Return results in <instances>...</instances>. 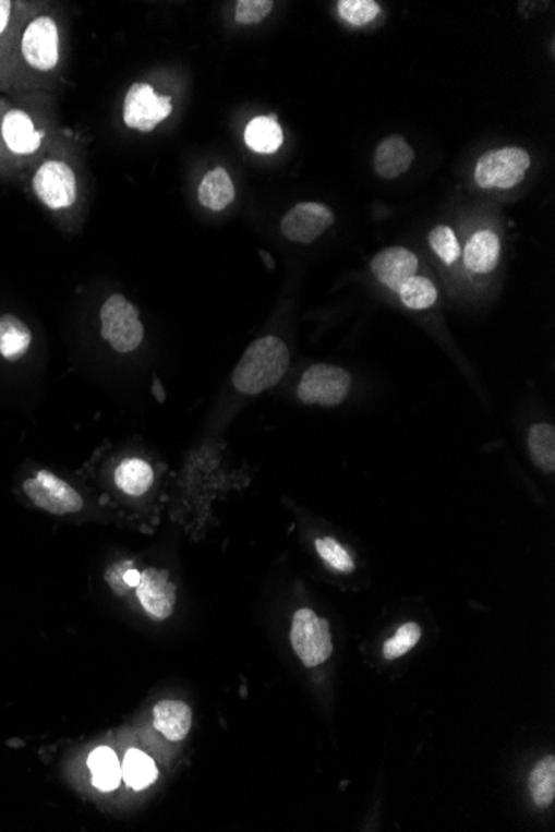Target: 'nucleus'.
<instances>
[{
	"label": "nucleus",
	"mask_w": 555,
	"mask_h": 832,
	"mask_svg": "<svg viewBox=\"0 0 555 832\" xmlns=\"http://www.w3.org/2000/svg\"><path fill=\"white\" fill-rule=\"evenodd\" d=\"M290 370V349L276 336L256 339L246 349L234 367V389L246 396H256L272 389Z\"/></svg>",
	"instance_id": "nucleus-1"
},
{
	"label": "nucleus",
	"mask_w": 555,
	"mask_h": 832,
	"mask_svg": "<svg viewBox=\"0 0 555 832\" xmlns=\"http://www.w3.org/2000/svg\"><path fill=\"white\" fill-rule=\"evenodd\" d=\"M19 57L34 74H49L60 60V31L52 15H32L19 31Z\"/></svg>",
	"instance_id": "nucleus-2"
},
{
	"label": "nucleus",
	"mask_w": 555,
	"mask_h": 832,
	"mask_svg": "<svg viewBox=\"0 0 555 832\" xmlns=\"http://www.w3.org/2000/svg\"><path fill=\"white\" fill-rule=\"evenodd\" d=\"M46 138L47 130L27 108H5L0 122V160L12 164L31 160L43 150Z\"/></svg>",
	"instance_id": "nucleus-3"
},
{
	"label": "nucleus",
	"mask_w": 555,
	"mask_h": 832,
	"mask_svg": "<svg viewBox=\"0 0 555 832\" xmlns=\"http://www.w3.org/2000/svg\"><path fill=\"white\" fill-rule=\"evenodd\" d=\"M101 338L116 351L132 352L144 341V324L138 310L123 294H113L101 306Z\"/></svg>",
	"instance_id": "nucleus-4"
},
{
	"label": "nucleus",
	"mask_w": 555,
	"mask_h": 832,
	"mask_svg": "<svg viewBox=\"0 0 555 832\" xmlns=\"http://www.w3.org/2000/svg\"><path fill=\"white\" fill-rule=\"evenodd\" d=\"M351 389L348 371L333 364H313L304 371L298 384V397L306 406L336 408L345 401Z\"/></svg>",
	"instance_id": "nucleus-5"
},
{
	"label": "nucleus",
	"mask_w": 555,
	"mask_h": 832,
	"mask_svg": "<svg viewBox=\"0 0 555 832\" xmlns=\"http://www.w3.org/2000/svg\"><path fill=\"white\" fill-rule=\"evenodd\" d=\"M291 644L307 668L323 665L333 653L331 628L328 620L313 610L300 608L291 624Z\"/></svg>",
	"instance_id": "nucleus-6"
},
{
	"label": "nucleus",
	"mask_w": 555,
	"mask_h": 832,
	"mask_svg": "<svg viewBox=\"0 0 555 832\" xmlns=\"http://www.w3.org/2000/svg\"><path fill=\"white\" fill-rule=\"evenodd\" d=\"M529 167H531V157L522 148L491 150L482 155L475 165V183L485 190H510L524 180Z\"/></svg>",
	"instance_id": "nucleus-7"
},
{
	"label": "nucleus",
	"mask_w": 555,
	"mask_h": 832,
	"mask_svg": "<svg viewBox=\"0 0 555 832\" xmlns=\"http://www.w3.org/2000/svg\"><path fill=\"white\" fill-rule=\"evenodd\" d=\"M32 190L52 212L71 208L77 200V177L62 160H44L34 171Z\"/></svg>",
	"instance_id": "nucleus-8"
},
{
	"label": "nucleus",
	"mask_w": 555,
	"mask_h": 832,
	"mask_svg": "<svg viewBox=\"0 0 555 832\" xmlns=\"http://www.w3.org/2000/svg\"><path fill=\"white\" fill-rule=\"evenodd\" d=\"M24 491L37 507L53 514L67 516L84 507V498L69 482L53 475L49 470H39L34 478L24 482Z\"/></svg>",
	"instance_id": "nucleus-9"
},
{
	"label": "nucleus",
	"mask_w": 555,
	"mask_h": 832,
	"mask_svg": "<svg viewBox=\"0 0 555 832\" xmlns=\"http://www.w3.org/2000/svg\"><path fill=\"white\" fill-rule=\"evenodd\" d=\"M171 110V97L155 94L152 85L133 84L123 104V122L129 129L147 133L168 119Z\"/></svg>",
	"instance_id": "nucleus-10"
},
{
	"label": "nucleus",
	"mask_w": 555,
	"mask_h": 832,
	"mask_svg": "<svg viewBox=\"0 0 555 832\" xmlns=\"http://www.w3.org/2000/svg\"><path fill=\"white\" fill-rule=\"evenodd\" d=\"M335 215L322 203H298L281 220L280 230L293 243L310 244L318 240L331 225Z\"/></svg>",
	"instance_id": "nucleus-11"
},
{
	"label": "nucleus",
	"mask_w": 555,
	"mask_h": 832,
	"mask_svg": "<svg viewBox=\"0 0 555 832\" xmlns=\"http://www.w3.org/2000/svg\"><path fill=\"white\" fill-rule=\"evenodd\" d=\"M136 596L152 620H167L176 610L177 589L168 580V571L158 568L142 571L141 582L136 586Z\"/></svg>",
	"instance_id": "nucleus-12"
},
{
	"label": "nucleus",
	"mask_w": 555,
	"mask_h": 832,
	"mask_svg": "<svg viewBox=\"0 0 555 832\" xmlns=\"http://www.w3.org/2000/svg\"><path fill=\"white\" fill-rule=\"evenodd\" d=\"M418 256L405 246H389L371 260V272L381 285L398 293L399 288L418 272Z\"/></svg>",
	"instance_id": "nucleus-13"
},
{
	"label": "nucleus",
	"mask_w": 555,
	"mask_h": 832,
	"mask_svg": "<svg viewBox=\"0 0 555 832\" xmlns=\"http://www.w3.org/2000/svg\"><path fill=\"white\" fill-rule=\"evenodd\" d=\"M414 150L401 135H391L377 145L374 154V171L385 180H395L411 168Z\"/></svg>",
	"instance_id": "nucleus-14"
},
{
	"label": "nucleus",
	"mask_w": 555,
	"mask_h": 832,
	"mask_svg": "<svg viewBox=\"0 0 555 832\" xmlns=\"http://www.w3.org/2000/svg\"><path fill=\"white\" fill-rule=\"evenodd\" d=\"M499 258L500 240L494 231H478L466 244L464 263L469 272L487 275L496 269Z\"/></svg>",
	"instance_id": "nucleus-15"
},
{
	"label": "nucleus",
	"mask_w": 555,
	"mask_h": 832,
	"mask_svg": "<svg viewBox=\"0 0 555 832\" xmlns=\"http://www.w3.org/2000/svg\"><path fill=\"white\" fill-rule=\"evenodd\" d=\"M154 725L170 741H182L192 728V710L183 701H160L154 708Z\"/></svg>",
	"instance_id": "nucleus-16"
},
{
	"label": "nucleus",
	"mask_w": 555,
	"mask_h": 832,
	"mask_svg": "<svg viewBox=\"0 0 555 832\" xmlns=\"http://www.w3.org/2000/svg\"><path fill=\"white\" fill-rule=\"evenodd\" d=\"M32 333L24 321L14 314L0 316V354L8 361H19L31 348Z\"/></svg>",
	"instance_id": "nucleus-17"
},
{
	"label": "nucleus",
	"mask_w": 555,
	"mask_h": 832,
	"mask_svg": "<svg viewBox=\"0 0 555 832\" xmlns=\"http://www.w3.org/2000/svg\"><path fill=\"white\" fill-rule=\"evenodd\" d=\"M198 200L205 208L221 212L234 200V185L225 168L208 171L200 183Z\"/></svg>",
	"instance_id": "nucleus-18"
},
{
	"label": "nucleus",
	"mask_w": 555,
	"mask_h": 832,
	"mask_svg": "<svg viewBox=\"0 0 555 832\" xmlns=\"http://www.w3.org/2000/svg\"><path fill=\"white\" fill-rule=\"evenodd\" d=\"M116 482L123 494L141 497L147 494L154 484V470L144 459L129 457L117 467Z\"/></svg>",
	"instance_id": "nucleus-19"
},
{
	"label": "nucleus",
	"mask_w": 555,
	"mask_h": 832,
	"mask_svg": "<svg viewBox=\"0 0 555 832\" xmlns=\"http://www.w3.org/2000/svg\"><path fill=\"white\" fill-rule=\"evenodd\" d=\"M245 142L256 154H275L283 145V130L276 116L256 117L245 130Z\"/></svg>",
	"instance_id": "nucleus-20"
},
{
	"label": "nucleus",
	"mask_w": 555,
	"mask_h": 832,
	"mask_svg": "<svg viewBox=\"0 0 555 832\" xmlns=\"http://www.w3.org/2000/svg\"><path fill=\"white\" fill-rule=\"evenodd\" d=\"M88 768H91L92 783L101 793H112L120 786L122 767L112 749H94V752L88 756Z\"/></svg>",
	"instance_id": "nucleus-21"
},
{
	"label": "nucleus",
	"mask_w": 555,
	"mask_h": 832,
	"mask_svg": "<svg viewBox=\"0 0 555 832\" xmlns=\"http://www.w3.org/2000/svg\"><path fill=\"white\" fill-rule=\"evenodd\" d=\"M158 770L154 759L141 749H129L122 763V780L132 789L141 791L157 781Z\"/></svg>",
	"instance_id": "nucleus-22"
},
{
	"label": "nucleus",
	"mask_w": 555,
	"mask_h": 832,
	"mask_svg": "<svg viewBox=\"0 0 555 832\" xmlns=\"http://www.w3.org/2000/svg\"><path fill=\"white\" fill-rule=\"evenodd\" d=\"M529 453L535 466L545 472L555 469V427L548 422H539L529 431Z\"/></svg>",
	"instance_id": "nucleus-23"
},
{
	"label": "nucleus",
	"mask_w": 555,
	"mask_h": 832,
	"mask_svg": "<svg viewBox=\"0 0 555 832\" xmlns=\"http://www.w3.org/2000/svg\"><path fill=\"white\" fill-rule=\"evenodd\" d=\"M399 298L412 311L427 310L437 301L436 285L426 276L414 275L399 288Z\"/></svg>",
	"instance_id": "nucleus-24"
},
{
	"label": "nucleus",
	"mask_w": 555,
	"mask_h": 832,
	"mask_svg": "<svg viewBox=\"0 0 555 832\" xmlns=\"http://www.w3.org/2000/svg\"><path fill=\"white\" fill-rule=\"evenodd\" d=\"M529 789L539 808H547L555 798V758L547 756L534 768L529 777Z\"/></svg>",
	"instance_id": "nucleus-25"
},
{
	"label": "nucleus",
	"mask_w": 555,
	"mask_h": 832,
	"mask_svg": "<svg viewBox=\"0 0 555 832\" xmlns=\"http://www.w3.org/2000/svg\"><path fill=\"white\" fill-rule=\"evenodd\" d=\"M430 244L434 253L443 260L446 265H455L461 258L462 250L456 238L455 231L446 225H439L430 233Z\"/></svg>",
	"instance_id": "nucleus-26"
},
{
	"label": "nucleus",
	"mask_w": 555,
	"mask_h": 832,
	"mask_svg": "<svg viewBox=\"0 0 555 832\" xmlns=\"http://www.w3.org/2000/svg\"><path fill=\"white\" fill-rule=\"evenodd\" d=\"M316 551H318L319 557L336 571L351 574L354 570V560L351 558L350 552L346 551L338 540L331 539V536L318 539L316 540Z\"/></svg>",
	"instance_id": "nucleus-27"
},
{
	"label": "nucleus",
	"mask_w": 555,
	"mask_h": 832,
	"mask_svg": "<svg viewBox=\"0 0 555 832\" xmlns=\"http://www.w3.org/2000/svg\"><path fill=\"white\" fill-rule=\"evenodd\" d=\"M338 12L342 21L354 27H361L374 21L381 9L374 0H341L338 2Z\"/></svg>",
	"instance_id": "nucleus-28"
},
{
	"label": "nucleus",
	"mask_w": 555,
	"mask_h": 832,
	"mask_svg": "<svg viewBox=\"0 0 555 832\" xmlns=\"http://www.w3.org/2000/svg\"><path fill=\"white\" fill-rule=\"evenodd\" d=\"M421 634H423V631H421L420 625L414 624V622H409V624L399 627L395 637L389 638L385 643L386 659L396 660L399 659V656L406 655V653L411 651L412 648L415 647V643L420 641Z\"/></svg>",
	"instance_id": "nucleus-29"
},
{
	"label": "nucleus",
	"mask_w": 555,
	"mask_h": 832,
	"mask_svg": "<svg viewBox=\"0 0 555 832\" xmlns=\"http://www.w3.org/2000/svg\"><path fill=\"white\" fill-rule=\"evenodd\" d=\"M273 5L275 2L272 0H240L234 17H237L238 24H260L273 11Z\"/></svg>",
	"instance_id": "nucleus-30"
},
{
	"label": "nucleus",
	"mask_w": 555,
	"mask_h": 832,
	"mask_svg": "<svg viewBox=\"0 0 555 832\" xmlns=\"http://www.w3.org/2000/svg\"><path fill=\"white\" fill-rule=\"evenodd\" d=\"M21 5L14 4L11 0H0V69L4 67L5 59H8V49L2 46L5 35L14 32L15 19L21 17L19 11Z\"/></svg>",
	"instance_id": "nucleus-31"
},
{
	"label": "nucleus",
	"mask_w": 555,
	"mask_h": 832,
	"mask_svg": "<svg viewBox=\"0 0 555 832\" xmlns=\"http://www.w3.org/2000/svg\"><path fill=\"white\" fill-rule=\"evenodd\" d=\"M132 567V562L126 564H117L107 571L106 580L109 583L110 589L117 593V595H125L129 592V586L125 583V571Z\"/></svg>",
	"instance_id": "nucleus-32"
},
{
	"label": "nucleus",
	"mask_w": 555,
	"mask_h": 832,
	"mask_svg": "<svg viewBox=\"0 0 555 832\" xmlns=\"http://www.w3.org/2000/svg\"><path fill=\"white\" fill-rule=\"evenodd\" d=\"M141 574L142 571H138L133 567H130L129 570L125 571V583L129 586V589H136V586L141 582Z\"/></svg>",
	"instance_id": "nucleus-33"
},
{
	"label": "nucleus",
	"mask_w": 555,
	"mask_h": 832,
	"mask_svg": "<svg viewBox=\"0 0 555 832\" xmlns=\"http://www.w3.org/2000/svg\"><path fill=\"white\" fill-rule=\"evenodd\" d=\"M5 108L2 107V104H0V122H2V116H4Z\"/></svg>",
	"instance_id": "nucleus-34"
}]
</instances>
